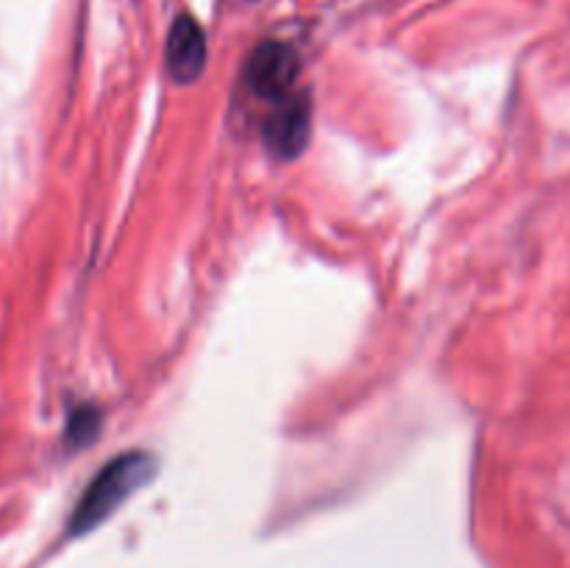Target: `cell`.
Instances as JSON below:
<instances>
[{"label":"cell","instance_id":"6da1fadb","mask_svg":"<svg viewBox=\"0 0 570 568\" xmlns=\"http://www.w3.org/2000/svg\"><path fill=\"white\" fill-rule=\"evenodd\" d=\"M156 471L154 457L145 451H128V454L115 457L98 477L89 482L83 496L78 499L76 510L70 518V535L92 532L98 523H104L122 501L137 493Z\"/></svg>","mask_w":570,"mask_h":568},{"label":"cell","instance_id":"7a4b0ae2","mask_svg":"<svg viewBox=\"0 0 570 568\" xmlns=\"http://www.w3.org/2000/svg\"><path fill=\"white\" fill-rule=\"evenodd\" d=\"M298 53L284 42H265L254 50L245 70V81L262 98H287L298 78Z\"/></svg>","mask_w":570,"mask_h":568},{"label":"cell","instance_id":"3957f363","mask_svg":"<svg viewBox=\"0 0 570 568\" xmlns=\"http://www.w3.org/2000/svg\"><path fill=\"white\" fill-rule=\"evenodd\" d=\"M312 131V106L306 95L289 92L287 98H282L278 109L273 111L271 120L265 126V139L267 148L273 154L284 156V159H293L309 143Z\"/></svg>","mask_w":570,"mask_h":568},{"label":"cell","instance_id":"277c9868","mask_svg":"<svg viewBox=\"0 0 570 568\" xmlns=\"http://www.w3.org/2000/svg\"><path fill=\"white\" fill-rule=\"evenodd\" d=\"M206 67V33L189 14H181L167 37V70L178 84H193Z\"/></svg>","mask_w":570,"mask_h":568}]
</instances>
